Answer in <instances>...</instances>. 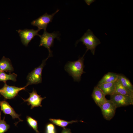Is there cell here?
<instances>
[{
    "label": "cell",
    "mask_w": 133,
    "mask_h": 133,
    "mask_svg": "<svg viewBox=\"0 0 133 133\" xmlns=\"http://www.w3.org/2000/svg\"><path fill=\"white\" fill-rule=\"evenodd\" d=\"M81 42L86 47L87 50L85 53L90 50L93 55H94L96 47L100 43L99 39L93 34L90 29H88L83 35L76 42L77 44Z\"/></svg>",
    "instance_id": "cell-2"
},
{
    "label": "cell",
    "mask_w": 133,
    "mask_h": 133,
    "mask_svg": "<svg viewBox=\"0 0 133 133\" xmlns=\"http://www.w3.org/2000/svg\"><path fill=\"white\" fill-rule=\"evenodd\" d=\"M59 11L57 10L54 13L51 14H48L46 13L44 14L40 17L37 19L31 22L32 25L36 26L38 29L40 30L43 29L46 30L48 24L52 22L53 17Z\"/></svg>",
    "instance_id": "cell-5"
},
{
    "label": "cell",
    "mask_w": 133,
    "mask_h": 133,
    "mask_svg": "<svg viewBox=\"0 0 133 133\" xmlns=\"http://www.w3.org/2000/svg\"><path fill=\"white\" fill-rule=\"evenodd\" d=\"M118 80L124 86L133 92V86L129 80L125 76L118 74Z\"/></svg>",
    "instance_id": "cell-19"
},
{
    "label": "cell",
    "mask_w": 133,
    "mask_h": 133,
    "mask_svg": "<svg viewBox=\"0 0 133 133\" xmlns=\"http://www.w3.org/2000/svg\"><path fill=\"white\" fill-rule=\"evenodd\" d=\"M110 100L117 108L133 104V98L128 96L114 94L110 95Z\"/></svg>",
    "instance_id": "cell-7"
},
{
    "label": "cell",
    "mask_w": 133,
    "mask_h": 133,
    "mask_svg": "<svg viewBox=\"0 0 133 133\" xmlns=\"http://www.w3.org/2000/svg\"><path fill=\"white\" fill-rule=\"evenodd\" d=\"M39 31L38 29L35 30L33 29H26L23 30H19L17 31L19 34L22 43L27 47L35 36H39L40 35L38 34Z\"/></svg>",
    "instance_id": "cell-8"
},
{
    "label": "cell",
    "mask_w": 133,
    "mask_h": 133,
    "mask_svg": "<svg viewBox=\"0 0 133 133\" xmlns=\"http://www.w3.org/2000/svg\"><path fill=\"white\" fill-rule=\"evenodd\" d=\"M115 82L103 83L97 85V86L103 92L105 96L107 95H111L114 94L115 92Z\"/></svg>",
    "instance_id": "cell-13"
},
{
    "label": "cell",
    "mask_w": 133,
    "mask_h": 133,
    "mask_svg": "<svg viewBox=\"0 0 133 133\" xmlns=\"http://www.w3.org/2000/svg\"><path fill=\"white\" fill-rule=\"evenodd\" d=\"M14 70V68L10 59L3 56L0 60V71L9 72L11 73Z\"/></svg>",
    "instance_id": "cell-14"
},
{
    "label": "cell",
    "mask_w": 133,
    "mask_h": 133,
    "mask_svg": "<svg viewBox=\"0 0 133 133\" xmlns=\"http://www.w3.org/2000/svg\"><path fill=\"white\" fill-rule=\"evenodd\" d=\"M85 53L77 60L69 62L65 66V70L72 77L74 81L79 82L80 81L82 75L85 73L83 71L84 67L83 62L84 57Z\"/></svg>",
    "instance_id": "cell-1"
},
{
    "label": "cell",
    "mask_w": 133,
    "mask_h": 133,
    "mask_svg": "<svg viewBox=\"0 0 133 133\" xmlns=\"http://www.w3.org/2000/svg\"><path fill=\"white\" fill-rule=\"evenodd\" d=\"M61 133H72L70 130L68 128H63Z\"/></svg>",
    "instance_id": "cell-23"
},
{
    "label": "cell",
    "mask_w": 133,
    "mask_h": 133,
    "mask_svg": "<svg viewBox=\"0 0 133 133\" xmlns=\"http://www.w3.org/2000/svg\"><path fill=\"white\" fill-rule=\"evenodd\" d=\"M100 107L104 118L107 120H110L114 116L117 108L110 100H107Z\"/></svg>",
    "instance_id": "cell-9"
},
{
    "label": "cell",
    "mask_w": 133,
    "mask_h": 133,
    "mask_svg": "<svg viewBox=\"0 0 133 133\" xmlns=\"http://www.w3.org/2000/svg\"><path fill=\"white\" fill-rule=\"evenodd\" d=\"M60 35L58 32L49 33L46 30H44L43 34L40 35V40L39 46H43L48 49L49 52L48 58L52 56V51L51 50L50 48L53 46L55 39L60 40Z\"/></svg>",
    "instance_id": "cell-3"
},
{
    "label": "cell",
    "mask_w": 133,
    "mask_h": 133,
    "mask_svg": "<svg viewBox=\"0 0 133 133\" xmlns=\"http://www.w3.org/2000/svg\"><path fill=\"white\" fill-rule=\"evenodd\" d=\"M118 74L116 73L109 72L105 75L99 82L97 85L107 83L115 82L117 79Z\"/></svg>",
    "instance_id": "cell-16"
},
{
    "label": "cell",
    "mask_w": 133,
    "mask_h": 133,
    "mask_svg": "<svg viewBox=\"0 0 133 133\" xmlns=\"http://www.w3.org/2000/svg\"><path fill=\"white\" fill-rule=\"evenodd\" d=\"M46 133H55V127L51 123L47 124L46 127Z\"/></svg>",
    "instance_id": "cell-22"
},
{
    "label": "cell",
    "mask_w": 133,
    "mask_h": 133,
    "mask_svg": "<svg viewBox=\"0 0 133 133\" xmlns=\"http://www.w3.org/2000/svg\"><path fill=\"white\" fill-rule=\"evenodd\" d=\"M1 111L0 112V133H4L9 129L10 126L5 121V117L2 120L1 118Z\"/></svg>",
    "instance_id": "cell-21"
},
{
    "label": "cell",
    "mask_w": 133,
    "mask_h": 133,
    "mask_svg": "<svg viewBox=\"0 0 133 133\" xmlns=\"http://www.w3.org/2000/svg\"><path fill=\"white\" fill-rule=\"evenodd\" d=\"M103 92L97 86L94 87L92 94V97L96 104L100 107L107 100Z\"/></svg>",
    "instance_id": "cell-12"
},
{
    "label": "cell",
    "mask_w": 133,
    "mask_h": 133,
    "mask_svg": "<svg viewBox=\"0 0 133 133\" xmlns=\"http://www.w3.org/2000/svg\"><path fill=\"white\" fill-rule=\"evenodd\" d=\"M48 59L47 57L43 60L41 65L35 68L29 73L27 77V83L26 85L28 86L30 85L38 84L42 82V70L46 64V61Z\"/></svg>",
    "instance_id": "cell-4"
},
{
    "label": "cell",
    "mask_w": 133,
    "mask_h": 133,
    "mask_svg": "<svg viewBox=\"0 0 133 133\" xmlns=\"http://www.w3.org/2000/svg\"><path fill=\"white\" fill-rule=\"evenodd\" d=\"M49 120L53 124L58 126L65 128L69 124H72L73 123L77 122H84L83 121L81 120H72L68 121L60 119H50Z\"/></svg>",
    "instance_id": "cell-18"
},
{
    "label": "cell",
    "mask_w": 133,
    "mask_h": 133,
    "mask_svg": "<svg viewBox=\"0 0 133 133\" xmlns=\"http://www.w3.org/2000/svg\"><path fill=\"white\" fill-rule=\"evenodd\" d=\"M0 106L1 110L5 114L10 115L13 119L18 118L19 121H23L19 117L20 115L17 113L7 102L5 100L0 101Z\"/></svg>",
    "instance_id": "cell-11"
},
{
    "label": "cell",
    "mask_w": 133,
    "mask_h": 133,
    "mask_svg": "<svg viewBox=\"0 0 133 133\" xmlns=\"http://www.w3.org/2000/svg\"><path fill=\"white\" fill-rule=\"evenodd\" d=\"M85 3L88 5H90L92 3L95 1L94 0H84Z\"/></svg>",
    "instance_id": "cell-24"
},
{
    "label": "cell",
    "mask_w": 133,
    "mask_h": 133,
    "mask_svg": "<svg viewBox=\"0 0 133 133\" xmlns=\"http://www.w3.org/2000/svg\"><path fill=\"white\" fill-rule=\"evenodd\" d=\"M17 76V75L14 73L7 74L4 72L0 71V81L3 82L4 83H6V81L9 80L16 81Z\"/></svg>",
    "instance_id": "cell-17"
},
{
    "label": "cell",
    "mask_w": 133,
    "mask_h": 133,
    "mask_svg": "<svg viewBox=\"0 0 133 133\" xmlns=\"http://www.w3.org/2000/svg\"><path fill=\"white\" fill-rule=\"evenodd\" d=\"M29 97L27 99H24L23 98L22 99L24 102H27L28 105H31V109H33L35 107H42L41 102L46 97H42L41 95L37 94L36 91L34 89L32 92L29 93Z\"/></svg>",
    "instance_id": "cell-10"
},
{
    "label": "cell",
    "mask_w": 133,
    "mask_h": 133,
    "mask_svg": "<svg viewBox=\"0 0 133 133\" xmlns=\"http://www.w3.org/2000/svg\"><path fill=\"white\" fill-rule=\"evenodd\" d=\"M28 85H26L23 87H18L8 85L4 83L3 87L0 89V94L6 99H11L15 98L18 92L22 90H25Z\"/></svg>",
    "instance_id": "cell-6"
},
{
    "label": "cell",
    "mask_w": 133,
    "mask_h": 133,
    "mask_svg": "<svg viewBox=\"0 0 133 133\" xmlns=\"http://www.w3.org/2000/svg\"><path fill=\"white\" fill-rule=\"evenodd\" d=\"M115 89L114 94L130 96L133 98V92L123 86L118 80L115 82Z\"/></svg>",
    "instance_id": "cell-15"
},
{
    "label": "cell",
    "mask_w": 133,
    "mask_h": 133,
    "mask_svg": "<svg viewBox=\"0 0 133 133\" xmlns=\"http://www.w3.org/2000/svg\"><path fill=\"white\" fill-rule=\"evenodd\" d=\"M26 121L28 125L33 129L36 133H40L38 130L37 121L31 117L27 116L26 117Z\"/></svg>",
    "instance_id": "cell-20"
}]
</instances>
